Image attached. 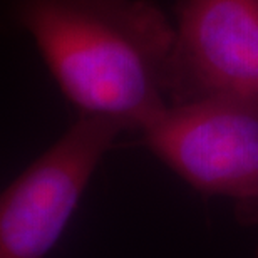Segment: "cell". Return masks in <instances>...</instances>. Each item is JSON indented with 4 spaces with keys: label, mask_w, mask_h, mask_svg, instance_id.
Listing matches in <instances>:
<instances>
[{
    "label": "cell",
    "mask_w": 258,
    "mask_h": 258,
    "mask_svg": "<svg viewBox=\"0 0 258 258\" xmlns=\"http://www.w3.org/2000/svg\"><path fill=\"white\" fill-rule=\"evenodd\" d=\"M10 15L79 116L143 131L169 106L176 29L151 0H10Z\"/></svg>",
    "instance_id": "cell-1"
},
{
    "label": "cell",
    "mask_w": 258,
    "mask_h": 258,
    "mask_svg": "<svg viewBox=\"0 0 258 258\" xmlns=\"http://www.w3.org/2000/svg\"><path fill=\"white\" fill-rule=\"evenodd\" d=\"M169 104L258 101V0H178Z\"/></svg>",
    "instance_id": "cell-4"
},
{
    "label": "cell",
    "mask_w": 258,
    "mask_h": 258,
    "mask_svg": "<svg viewBox=\"0 0 258 258\" xmlns=\"http://www.w3.org/2000/svg\"><path fill=\"white\" fill-rule=\"evenodd\" d=\"M159 161L205 196H223L241 226L258 225V101L169 104L143 129Z\"/></svg>",
    "instance_id": "cell-2"
},
{
    "label": "cell",
    "mask_w": 258,
    "mask_h": 258,
    "mask_svg": "<svg viewBox=\"0 0 258 258\" xmlns=\"http://www.w3.org/2000/svg\"><path fill=\"white\" fill-rule=\"evenodd\" d=\"M255 258H258V246H256V251H255Z\"/></svg>",
    "instance_id": "cell-5"
},
{
    "label": "cell",
    "mask_w": 258,
    "mask_h": 258,
    "mask_svg": "<svg viewBox=\"0 0 258 258\" xmlns=\"http://www.w3.org/2000/svg\"><path fill=\"white\" fill-rule=\"evenodd\" d=\"M102 116H79L0 198V258H45L64 233L92 174L126 131Z\"/></svg>",
    "instance_id": "cell-3"
}]
</instances>
